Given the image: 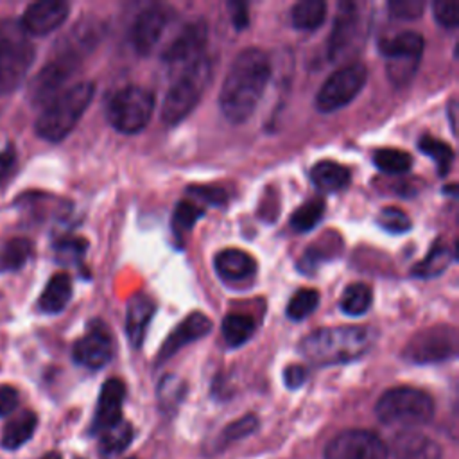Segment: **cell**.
<instances>
[{"instance_id": "6da1fadb", "label": "cell", "mask_w": 459, "mask_h": 459, "mask_svg": "<svg viewBox=\"0 0 459 459\" xmlns=\"http://www.w3.org/2000/svg\"><path fill=\"white\" fill-rule=\"evenodd\" d=\"M269 77L271 61L264 50L256 47L240 50L221 86L219 106L222 115L233 124L246 122L262 99Z\"/></svg>"}, {"instance_id": "7a4b0ae2", "label": "cell", "mask_w": 459, "mask_h": 459, "mask_svg": "<svg viewBox=\"0 0 459 459\" xmlns=\"http://www.w3.org/2000/svg\"><path fill=\"white\" fill-rule=\"evenodd\" d=\"M375 342V332L368 326L321 328L299 342V351L316 366H333L360 359Z\"/></svg>"}, {"instance_id": "3957f363", "label": "cell", "mask_w": 459, "mask_h": 459, "mask_svg": "<svg viewBox=\"0 0 459 459\" xmlns=\"http://www.w3.org/2000/svg\"><path fill=\"white\" fill-rule=\"evenodd\" d=\"M93 93L95 86L90 81H82L63 90L39 115L36 122L38 136L52 143L66 138L90 106Z\"/></svg>"}, {"instance_id": "277c9868", "label": "cell", "mask_w": 459, "mask_h": 459, "mask_svg": "<svg viewBox=\"0 0 459 459\" xmlns=\"http://www.w3.org/2000/svg\"><path fill=\"white\" fill-rule=\"evenodd\" d=\"M213 75L212 57L201 54L190 61L167 90L161 104V120L167 126L179 124L199 104Z\"/></svg>"}, {"instance_id": "5b68a950", "label": "cell", "mask_w": 459, "mask_h": 459, "mask_svg": "<svg viewBox=\"0 0 459 459\" xmlns=\"http://www.w3.org/2000/svg\"><path fill=\"white\" fill-rule=\"evenodd\" d=\"M377 418L385 425H400V427H418L425 425L434 416V402L432 398L416 387H393L385 391L377 405Z\"/></svg>"}, {"instance_id": "8992f818", "label": "cell", "mask_w": 459, "mask_h": 459, "mask_svg": "<svg viewBox=\"0 0 459 459\" xmlns=\"http://www.w3.org/2000/svg\"><path fill=\"white\" fill-rule=\"evenodd\" d=\"M154 113V93L143 86L117 90L106 106V118L113 129L124 134L140 133Z\"/></svg>"}, {"instance_id": "52a82bcc", "label": "cell", "mask_w": 459, "mask_h": 459, "mask_svg": "<svg viewBox=\"0 0 459 459\" xmlns=\"http://www.w3.org/2000/svg\"><path fill=\"white\" fill-rule=\"evenodd\" d=\"M378 48L387 61V77L394 84L402 86L407 84L418 70L423 54V38L418 32L405 30L391 38H384Z\"/></svg>"}, {"instance_id": "ba28073f", "label": "cell", "mask_w": 459, "mask_h": 459, "mask_svg": "<svg viewBox=\"0 0 459 459\" xmlns=\"http://www.w3.org/2000/svg\"><path fill=\"white\" fill-rule=\"evenodd\" d=\"M368 70L360 61L337 68L319 88L314 104L321 113H333L348 106L364 88Z\"/></svg>"}, {"instance_id": "9c48e42d", "label": "cell", "mask_w": 459, "mask_h": 459, "mask_svg": "<svg viewBox=\"0 0 459 459\" xmlns=\"http://www.w3.org/2000/svg\"><path fill=\"white\" fill-rule=\"evenodd\" d=\"M457 353V332L450 325H436L411 337L403 357L416 364L441 362Z\"/></svg>"}, {"instance_id": "30bf717a", "label": "cell", "mask_w": 459, "mask_h": 459, "mask_svg": "<svg viewBox=\"0 0 459 459\" xmlns=\"http://www.w3.org/2000/svg\"><path fill=\"white\" fill-rule=\"evenodd\" d=\"M387 445L371 430L348 429L325 446V459H387Z\"/></svg>"}, {"instance_id": "8fae6325", "label": "cell", "mask_w": 459, "mask_h": 459, "mask_svg": "<svg viewBox=\"0 0 459 459\" xmlns=\"http://www.w3.org/2000/svg\"><path fill=\"white\" fill-rule=\"evenodd\" d=\"M34 61V47L23 38L0 36V95L14 91Z\"/></svg>"}, {"instance_id": "7c38bea8", "label": "cell", "mask_w": 459, "mask_h": 459, "mask_svg": "<svg viewBox=\"0 0 459 459\" xmlns=\"http://www.w3.org/2000/svg\"><path fill=\"white\" fill-rule=\"evenodd\" d=\"M79 59L81 57L61 52L59 56H56V59L48 61L29 84L30 102L47 106L52 99H56L63 91V86L66 84V81L77 70Z\"/></svg>"}, {"instance_id": "4fadbf2b", "label": "cell", "mask_w": 459, "mask_h": 459, "mask_svg": "<svg viewBox=\"0 0 459 459\" xmlns=\"http://www.w3.org/2000/svg\"><path fill=\"white\" fill-rule=\"evenodd\" d=\"M174 18V9L165 4H154L143 9L133 23L131 43L140 56H147L156 50L169 23Z\"/></svg>"}, {"instance_id": "5bb4252c", "label": "cell", "mask_w": 459, "mask_h": 459, "mask_svg": "<svg viewBox=\"0 0 459 459\" xmlns=\"http://www.w3.org/2000/svg\"><path fill=\"white\" fill-rule=\"evenodd\" d=\"M113 357V339L109 330L100 323L93 321L88 332L74 344V360L84 368L99 369L104 368Z\"/></svg>"}, {"instance_id": "9a60e30c", "label": "cell", "mask_w": 459, "mask_h": 459, "mask_svg": "<svg viewBox=\"0 0 459 459\" xmlns=\"http://www.w3.org/2000/svg\"><path fill=\"white\" fill-rule=\"evenodd\" d=\"M208 39V25L204 20H195L186 23L163 48L161 59L176 65V63H190L201 56V50Z\"/></svg>"}, {"instance_id": "2e32d148", "label": "cell", "mask_w": 459, "mask_h": 459, "mask_svg": "<svg viewBox=\"0 0 459 459\" xmlns=\"http://www.w3.org/2000/svg\"><path fill=\"white\" fill-rule=\"evenodd\" d=\"M126 398V384L120 378H108L99 393L91 432L102 434L122 421V403Z\"/></svg>"}, {"instance_id": "e0dca14e", "label": "cell", "mask_w": 459, "mask_h": 459, "mask_svg": "<svg viewBox=\"0 0 459 459\" xmlns=\"http://www.w3.org/2000/svg\"><path fill=\"white\" fill-rule=\"evenodd\" d=\"M68 4L61 0H41L30 4L23 16H22V27L29 34L34 36H45L52 30H56L68 16Z\"/></svg>"}, {"instance_id": "ac0fdd59", "label": "cell", "mask_w": 459, "mask_h": 459, "mask_svg": "<svg viewBox=\"0 0 459 459\" xmlns=\"http://www.w3.org/2000/svg\"><path fill=\"white\" fill-rule=\"evenodd\" d=\"M212 330V321L201 314V312H194L190 314L186 319H183L176 328L174 332L165 339L158 357H156V362L161 364L165 362L167 359H170L174 353H178L183 346L208 335Z\"/></svg>"}, {"instance_id": "d6986e66", "label": "cell", "mask_w": 459, "mask_h": 459, "mask_svg": "<svg viewBox=\"0 0 459 459\" xmlns=\"http://www.w3.org/2000/svg\"><path fill=\"white\" fill-rule=\"evenodd\" d=\"M359 27V7L351 2L339 4V11L328 36V56L337 59L351 45Z\"/></svg>"}, {"instance_id": "ffe728a7", "label": "cell", "mask_w": 459, "mask_h": 459, "mask_svg": "<svg viewBox=\"0 0 459 459\" xmlns=\"http://www.w3.org/2000/svg\"><path fill=\"white\" fill-rule=\"evenodd\" d=\"M393 454L396 459H441L443 455L437 441L416 430L396 434L393 439Z\"/></svg>"}, {"instance_id": "44dd1931", "label": "cell", "mask_w": 459, "mask_h": 459, "mask_svg": "<svg viewBox=\"0 0 459 459\" xmlns=\"http://www.w3.org/2000/svg\"><path fill=\"white\" fill-rule=\"evenodd\" d=\"M213 265H215L217 274L228 281L246 280V278L253 276L256 271L255 258L249 253H246L242 249H235V247L219 251L213 258Z\"/></svg>"}, {"instance_id": "7402d4cb", "label": "cell", "mask_w": 459, "mask_h": 459, "mask_svg": "<svg viewBox=\"0 0 459 459\" xmlns=\"http://www.w3.org/2000/svg\"><path fill=\"white\" fill-rule=\"evenodd\" d=\"M154 310H156L154 301L145 294H136L129 299L127 312H126V333L129 342L134 348L142 344L147 326L154 316Z\"/></svg>"}, {"instance_id": "603a6c76", "label": "cell", "mask_w": 459, "mask_h": 459, "mask_svg": "<svg viewBox=\"0 0 459 459\" xmlns=\"http://www.w3.org/2000/svg\"><path fill=\"white\" fill-rule=\"evenodd\" d=\"M70 298H72V280L68 274L57 273L48 280L47 287L43 289L38 307L45 314H57L68 305Z\"/></svg>"}, {"instance_id": "cb8c5ba5", "label": "cell", "mask_w": 459, "mask_h": 459, "mask_svg": "<svg viewBox=\"0 0 459 459\" xmlns=\"http://www.w3.org/2000/svg\"><path fill=\"white\" fill-rule=\"evenodd\" d=\"M310 179L323 192H337L350 183V170L337 161L323 160L312 167Z\"/></svg>"}, {"instance_id": "d4e9b609", "label": "cell", "mask_w": 459, "mask_h": 459, "mask_svg": "<svg viewBox=\"0 0 459 459\" xmlns=\"http://www.w3.org/2000/svg\"><path fill=\"white\" fill-rule=\"evenodd\" d=\"M38 425V416L32 411H22L4 429L2 446L7 450H16L25 445L34 434Z\"/></svg>"}, {"instance_id": "484cf974", "label": "cell", "mask_w": 459, "mask_h": 459, "mask_svg": "<svg viewBox=\"0 0 459 459\" xmlns=\"http://www.w3.org/2000/svg\"><path fill=\"white\" fill-rule=\"evenodd\" d=\"M326 18V4L323 0H301L290 11V22L299 30H314Z\"/></svg>"}, {"instance_id": "4316f807", "label": "cell", "mask_w": 459, "mask_h": 459, "mask_svg": "<svg viewBox=\"0 0 459 459\" xmlns=\"http://www.w3.org/2000/svg\"><path fill=\"white\" fill-rule=\"evenodd\" d=\"M255 328H256V323L251 316L228 314L222 319L221 332H222V337H224L226 344L231 346V348H237V346L247 342L253 337Z\"/></svg>"}, {"instance_id": "83f0119b", "label": "cell", "mask_w": 459, "mask_h": 459, "mask_svg": "<svg viewBox=\"0 0 459 459\" xmlns=\"http://www.w3.org/2000/svg\"><path fill=\"white\" fill-rule=\"evenodd\" d=\"M32 255V244L27 238L14 237L0 246V271L22 269Z\"/></svg>"}, {"instance_id": "f1b7e54d", "label": "cell", "mask_w": 459, "mask_h": 459, "mask_svg": "<svg viewBox=\"0 0 459 459\" xmlns=\"http://www.w3.org/2000/svg\"><path fill=\"white\" fill-rule=\"evenodd\" d=\"M371 301L373 294L366 283H350L341 296V310L348 316H360L369 310Z\"/></svg>"}, {"instance_id": "f546056e", "label": "cell", "mask_w": 459, "mask_h": 459, "mask_svg": "<svg viewBox=\"0 0 459 459\" xmlns=\"http://www.w3.org/2000/svg\"><path fill=\"white\" fill-rule=\"evenodd\" d=\"M375 165L387 174H403L412 167V156L402 149L384 147L373 154Z\"/></svg>"}, {"instance_id": "4dcf8cb0", "label": "cell", "mask_w": 459, "mask_h": 459, "mask_svg": "<svg viewBox=\"0 0 459 459\" xmlns=\"http://www.w3.org/2000/svg\"><path fill=\"white\" fill-rule=\"evenodd\" d=\"M454 255L448 251L446 246H441V244H436L429 255L418 264L414 265L412 269V274L418 276V278H432V276H437L441 274L448 264L452 262Z\"/></svg>"}, {"instance_id": "1f68e13d", "label": "cell", "mask_w": 459, "mask_h": 459, "mask_svg": "<svg viewBox=\"0 0 459 459\" xmlns=\"http://www.w3.org/2000/svg\"><path fill=\"white\" fill-rule=\"evenodd\" d=\"M418 145H420V151H421L423 154L430 156V158L436 161L437 172H439L441 176L448 172V169H450V165H452V161H454V151H452V147H450L446 142H443V140H439V138H434V136H430V134H423V136L420 138Z\"/></svg>"}, {"instance_id": "d6a6232c", "label": "cell", "mask_w": 459, "mask_h": 459, "mask_svg": "<svg viewBox=\"0 0 459 459\" xmlns=\"http://www.w3.org/2000/svg\"><path fill=\"white\" fill-rule=\"evenodd\" d=\"M100 436V450L102 454L108 455H115L120 454L122 450H126L133 439V427L127 421H120L115 427L104 430Z\"/></svg>"}, {"instance_id": "836d02e7", "label": "cell", "mask_w": 459, "mask_h": 459, "mask_svg": "<svg viewBox=\"0 0 459 459\" xmlns=\"http://www.w3.org/2000/svg\"><path fill=\"white\" fill-rule=\"evenodd\" d=\"M319 305V292L316 289H299L292 294L287 305V316L292 321L308 317Z\"/></svg>"}, {"instance_id": "e575fe53", "label": "cell", "mask_w": 459, "mask_h": 459, "mask_svg": "<svg viewBox=\"0 0 459 459\" xmlns=\"http://www.w3.org/2000/svg\"><path fill=\"white\" fill-rule=\"evenodd\" d=\"M185 391H186V385L185 382L176 377V375H165L160 384H158V400H160V405L161 409L165 411H172L179 405V402L183 400L185 396Z\"/></svg>"}, {"instance_id": "d590c367", "label": "cell", "mask_w": 459, "mask_h": 459, "mask_svg": "<svg viewBox=\"0 0 459 459\" xmlns=\"http://www.w3.org/2000/svg\"><path fill=\"white\" fill-rule=\"evenodd\" d=\"M325 213V203L321 199H310L307 204L299 206L292 217H290V226L296 231H310L323 217Z\"/></svg>"}, {"instance_id": "8d00e7d4", "label": "cell", "mask_w": 459, "mask_h": 459, "mask_svg": "<svg viewBox=\"0 0 459 459\" xmlns=\"http://www.w3.org/2000/svg\"><path fill=\"white\" fill-rule=\"evenodd\" d=\"M377 222L382 230L385 231H391V233H405L411 230L412 222L409 219V215L396 208V206H385L380 210L378 217H377Z\"/></svg>"}, {"instance_id": "74e56055", "label": "cell", "mask_w": 459, "mask_h": 459, "mask_svg": "<svg viewBox=\"0 0 459 459\" xmlns=\"http://www.w3.org/2000/svg\"><path fill=\"white\" fill-rule=\"evenodd\" d=\"M436 22L445 29L459 25V2L457 0H436L432 4Z\"/></svg>"}, {"instance_id": "f35d334b", "label": "cell", "mask_w": 459, "mask_h": 459, "mask_svg": "<svg viewBox=\"0 0 459 459\" xmlns=\"http://www.w3.org/2000/svg\"><path fill=\"white\" fill-rule=\"evenodd\" d=\"M203 217V210L192 201H179L174 210V226L179 231L190 230Z\"/></svg>"}, {"instance_id": "ab89813d", "label": "cell", "mask_w": 459, "mask_h": 459, "mask_svg": "<svg viewBox=\"0 0 459 459\" xmlns=\"http://www.w3.org/2000/svg\"><path fill=\"white\" fill-rule=\"evenodd\" d=\"M258 427V420L255 414H246L235 421H231L230 425L224 427L222 430V437L226 441H237L242 437H247L249 434H253Z\"/></svg>"}, {"instance_id": "60d3db41", "label": "cell", "mask_w": 459, "mask_h": 459, "mask_svg": "<svg viewBox=\"0 0 459 459\" xmlns=\"http://www.w3.org/2000/svg\"><path fill=\"white\" fill-rule=\"evenodd\" d=\"M387 7L394 18L416 20L421 16L425 4L421 0H391Z\"/></svg>"}, {"instance_id": "b9f144b4", "label": "cell", "mask_w": 459, "mask_h": 459, "mask_svg": "<svg viewBox=\"0 0 459 459\" xmlns=\"http://www.w3.org/2000/svg\"><path fill=\"white\" fill-rule=\"evenodd\" d=\"M84 251H86V240H82V238L74 237V238H65L56 244L57 260L65 262V264L79 260Z\"/></svg>"}, {"instance_id": "7bdbcfd3", "label": "cell", "mask_w": 459, "mask_h": 459, "mask_svg": "<svg viewBox=\"0 0 459 459\" xmlns=\"http://www.w3.org/2000/svg\"><path fill=\"white\" fill-rule=\"evenodd\" d=\"M18 405V391L13 385L0 384V418L13 412Z\"/></svg>"}, {"instance_id": "ee69618b", "label": "cell", "mask_w": 459, "mask_h": 459, "mask_svg": "<svg viewBox=\"0 0 459 459\" xmlns=\"http://www.w3.org/2000/svg\"><path fill=\"white\" fill-rule=\"evenodd\" d=\"M190 194L197 195L201 201L210 203V204H221L226 201V192L222 188H215V186H192Z\"/></svg>"}, {"instance_id": "f6af8a7d", "label": "cell", "mask_w": 459, "mask_h": 459, "mask_svg": "<svg viewBox=\"0 0 459 459\" xmlns=\"http://www.w3.org/2000/svg\"><path fill=\"white\" fill-rule=\"evenodd\" d=\"M283 380H285L287 387L296 389V387H299L307 380V369L303 366H299V364H290L283 371Z\"/></svg>"}, {"instance_id": "bcb514c9", "label": "cell", "mask_w": 459, "mask_h": 459, "mask_svg": "<svg viewBox=\"0 0 459 459\" xmlns=\"http://www.w3.org/2000/svg\"><path fill=\"white\" fill-rule=\"evenodd\" d=\"M230 11H231V20H233V25L242 30L244 27H247V5L242 4V2H230L228 4Z\"/></svg>"}, {"instance_id": "7dc6e473", "label": "cell", "mask_w": 459, "mask_h": 459, "mask_svg": "<svg viewBox=\"0 0 459 459\" xmlns=\"http://www.w3.org/2000/svg\"><path fill=\"white\" fill-rule=\"evenodd\" d=\"M14 160H16V152L13 147H7L5 151L0 152V185L14 167Z\"/></svg>"}, {"instance_id": "c3c4849f", "label": "cell", "mask_w": 459, "mask_h": 459, "mask_svg": "<svg viewBox=\"0 0 459 459\" xmlns=\"http://www.w3.org/2000/svg\"><path fill=\"white\" fill-rule=\"evenodd\" d=\"M41 459H63L57 452H48V454H45Z\"/></svg>"}, {"instance_id": "681fc988", "label": "cell", "mask_w": 459, "mask_h": 459, "mask_svg": "<svg viewBox=\"0 0 459 459\" xmlns=\"http://www.w3.org/2000/svg\"><path fill=\"white\" fill-rule=\"evenodd\" d=\"M129 459H134V457H129Z\"/></svg>"}, {"instance_id": "f907efd6", "label": "cell", "mask_w": 459, "mask_h": 459, "mask_svg": "<svg viewBox=\"0 0 459 459\" xmlns=\"http://www.w3.org/2000/svg\"><path fill=\"white\" fill-rule=\"evenodd\" d=\"M77 459H81V457H77Z\"/></svg>"}]
</instances>
